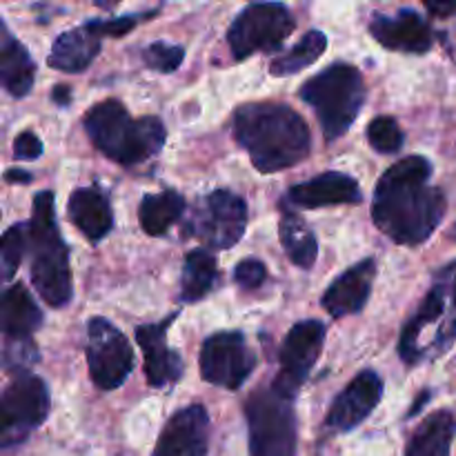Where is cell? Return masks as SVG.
Listing matches in <instances>:
<instances>
[{
	"label": "cell",
	"mask_w": 456,
	"mask_h": 456,
	"mask_svg": "<svg viewBox=\"0 0 456 456\" xmlns=\"http://www.w3.org/2000/svg\"><path fill=\"white\" fill-rule=\"evenodd\" d=\"M368 141L379 154H395L403 147V132L392 116H377L368 125Z\"/></svg>",
	"instance_id": "30"
},
{
	"label": "cell",
	"mask_w": 456,
	"mask_h": 456,
	"mask_svg": "<svg viewBox=\"0 0 456 456\" xmlns=\"http://www.w3.org/2000/svg\"><path fill=\"white\" fill-rule=\"evenodd\" d=\"M40 325H43V312L25 285H9L0 303V328L7 343H27Z\"/></svg>",
	"instance_id": "21"
},
{
	"label": "cell",
	"mask_w": 456,
	"mask_h": 456,
	"mask_svg": "<svg viewBox=\"0 0 456 456\" xmlns=\"http://www.w3.org/2000/svg\"><path fill=\"white\" fill-rule=\"evenodd\" d=\"M87 368L94 386L116 390L134 370V352L125 334L111 321L96 316L87 323Z\"/></svg>",
	"instance_id": "10"
},
{
	"label": "cell",
	"mask_w": 456,
	"mask_h": 456,
	"mask_svg": "<svg viewBox=\"0 0 456 456\" xmlns=\"http://www.w3.org/2000/svg\"><path fill=\"white\" fill-rule=\"evenodd\" d=\"M428 12L436 18H448L456 13V3H428Z\"/></svg>",
	"instance_id": "35"
},
{
	"label": "cell",
	"mask_w": 456,
	"mask_h": 456,
	"mask_svg": "<svg viewBox=\"0 0 456 456\" xmlns=\"http://www.w3.org/2000/svg\"><path fill=\"white\" fill-rule=\"evenodd\" d=\"M432 163L408 156L392 165L374 190L372 218L379 230L399 245H421L435 234L448 209L444 191L430 185Z\"/></svg>",
	"instance_id": "1"
},
{
	"label": "cell",
	"mask_w": 456,
	"mask_h": 456,
	"mask_svg": "<svg viewBox=\"0 0 456 456\" xmlns=\"http://www.w3.org/2000/svg\"><path fill=\"white\" fill-rule=\"evenodd\" d=\"M69 221L92 243L105 239L114 225V214L107 196L98 187H80L67 203Z\"/></svg>",
	"instance_id": "22"
},
{
	"label": "cell",
	"mask_w": 456,
	"mask_h": 456,
	"mask_svg": "<svg viewBox=\"0 0 456 456\" xmlns=\"http://www.w3.org/2000/svg\"><path fill=\"white\" fill-rule=\"evenodd\" d=\"M27 249H29V223H18L9 227L0 240V265H3L4 283L13 279Z\"/></svg>",
	"instance_id": "29"
},
{
	"label": "cell",
	"mask_w": 456,
	"mask_h": 456,
	"mask_svg": "<svg viewBox=\"0 0 456 456\" xmlns=\"http://www.w3.org/2000/svg\"><path fill=\"white\" fill-rule=\"evenodd\" d=\"M31 283L49 307H65L74 297L69 270V248L62 240L56 221L53 191L36 194L29 218Z\"/></svg>",
	"instance_id": "5"
},
{
	"label": "cell",
	"mask_w": 456,
	"mask_h": 456,
	"mask_svg": "<svg viewBox=\"0 0 456 456\" xmlns=\"http://www.w3.org/2000/svg\"><path fill=\"white\" fill-rule=\"evenodd\" d=\"M249 456L297 454V414L294 399L274 386L258 387L245 403Z\"/></svg>",
	"instance_id": "7"
},
{
	"label": "cell",
	"mask_w": 456,
	"mask_h": 456,
	"mask_svg": "<svg viewBox=\"0 0 456 456\" xmlns=\"http://www.w3.org/2000/svg\"><path fill=\"white\" fill-rule=\"evenodd\" d=\"M199 365L203 381L239 390L256 370V354L240 332H216L203 341Z\"/></svg>",
	"instance_id": "12"
},
{
	"label": "cell",
	"mask_w": 456,
	"mask_h": 456,
	"mask_svg": "<svg viewBox=\"0 0 456 456\" xmlns=\"http://www.w3.org/2000/svg\"><path fill=\"white\" fill-rule=\"evenodd\" d=\"M383 396V381L377 372L365 370L352 379L350 386L334 399L328 417H325V428L330 432H350L359 428L370 414L374 412Z\"/></svg>",
	"instance_id": "15"
},
{
	"label": "cell",
	"mask_w": 456,
	"mask_h": 456,
	"mask_svg": "<svg viewBox=\"0 0 456 456\" xmlns=\"http://www.w3.org/2000/svg\"><path fill=\"white\" fill-rule=\"evenodd\" d=\"M218 283V263L208 249H191L185 256L181 276V298L196 303L208 297Z\"/></svg>",
	"instance_id": "27"
},
{
	"label": "cell",
	"mask_w": 456,
	"mask_h": 456,
	"mask_svg": "<svg viewBox=\"0 0 456 456\" xmlns=\"http://www.w3.org/2000/svg\"><path fill=\"white\" fill-rule=\"evenodd\" d=\"M279 236L281 245H283L285 254L289 261L301 270H312L319 256V243L316 236L312 234L310 227L305 221L298 218L292 209H281V221H279Z\"/></svg>",
	"instance_id": "25"
},
{
	"label": "cell",
	"mask_w": 456,
	"mask_h": 456,
	"mask_svg": "<svg viewBox=\"0 0 456 456\" xmlns=\"http://www.w3.org/2000/svg\"><path fill=\"white\" fill-rule=\"evenodd\" d=\"M301 98L314 110L325 141L332 142L352 127L363 110V76L347 62H334L303 85Z\"/></svg>",
	"instance_id": "6"
},
{
	"label": "cell",
	"mask_w": 456,
	"mask_h": 456,
	"mask_svg": "<svg viewBox=\"0 0 456 456\" xmlns=\"http://www.w3.org/2000/svg\"><path fill=\"white\" fill-rule=\"evenodd\" d=\"M52 399L43 379L18 372L3 392V448L22 444L47 419Z\"/></svg>",
	"instance_id": "9"
},
{
	"label": "cell",
	"mask_w": 456,
	"mask_h": 456,
	"mask_svg": "<svg viewBox=\"0 0 456 456\" xmlns=\"http://www.w3.org/2000/svg\"><path fill=\"white\" fill-rule=\"evenodd\" d=\"M234 136L261 174L294 167L312 151V132L303 116L281 102L240 105L234 114Z\"/></svg>",
	"instance_id": "2"
},
{
	"label": "cell",
	"mask_w": 456,
	"mask_h": 456,
	"mask_svg": "<svg viewBox=\"0 0 456 456\" xmlns=\"http://www.w3.org/2000/svg\"><path fill=\"white\" fill-rule=\"evenodd\" d=\"M456 436V419L448 410L430 414L410 436L405 456H450Z\"/></svg>",
	"instance_id": "24"
},
{
	"label": "cell",
	"mask_w": 456,
	"mask_h": 456,
	"mask_svg": "<svg viewBox=\"0 0 456 456\" xmlns=\"http://www.w3.org/2000/svg\"><path fill=\"white\" fill-rule=\"evenodd\" d=\"M101 40L102 36L98 34L92 20L76 29L62 31L56 43L52 45L47 65L58 71H65V74H80L96 61L98 52H101Z\"/></svg>",
	"instance_id": "20"
},
{
	"label": "cell",
	"mask_w": 456,
	"mask_h": 456,
	"mask_svg": "<svg viewBox=\"0 0 456 456\" xmlns=\"http://www.w3.org/2000/svg\"><path fill=\"white\" fill-rule=\"evenodd\" d=\"M325 343V325L316 319L298 321L281 347V372L272 386L288 396H297L319 361Z\"/></svg>",
	"instance_id": "13"
},
{
	"label": "cell",
	"mask_w": 456,
	"mask_h": 456,
	"mask_svg": "<svg viewBox=\"0 0 456 456\" xmlns=\"http://www.w3.org/2000/svg\"><path fill=\"white\" fill-rule=\"evenodd\" d=\"M370 34L392 52L428 53L435 45L430 22L414 9H399L396 13L377 12L370 20Z\"/></svg>",
	"instance_id": "14"
},
{
	"label": "cell",
	"mask_w": 456,
	"mask_h": 456,
	"mask_svg": "<svg viewBox=\"0 0 456 456\" xmlns=\"http://www.w3.org/2000/svg\"><path fill=\"white\" fill-rule=\"evenodd\" d=\"M83 123L96 150L125 167L154 159L167 141L163 120L156 116L132 118L123 102L116 98L94 105L85 114Z\"/></svg>",
	"instance_id": "3"
},
{
	"label": "cell",
	"mask_w": 456,
	"mask_h": 456,
	"mask_svg": "<svg viewBox=\"0 0 456 456\" xmlns=\"http://www.w3.org/2000/svg\"><path fill=\"white\" fill-rule=\"evenodd\" d=\"M0 80L7 94L13 98H22L31 92L36 80V62L25 45L12 36L3 22L0 36Z\"/></svg>",
	"instance_id": "23"
},
{
	"label": "cell",
	"mask_w": 456,
	"mask_h": 456,
	"mask_svg": "<svg viewBox=\"0 0 456 456\" xmlns=\"http://www.w3.org/2000/svg\"><path fill=\"white\" fill-rule=\"evenodd\" d=\"M209 417L203 405L174 414L156 441L154 456H208Z\"/></svg>",
	"instance_id": "16"
},
{
	"label": "cell",
	"mask_w": 456,
	"mask_h": 456,
	"mask_svg": "<svg viewBox=\"0 0 456 456\" xmlns=\"http://www.w3.org/2000/svg\"><path fill=\"white\" fill-rule=\"evenodd\" d=\"M176 314L160 323L138 325L136 341L145 354V377L151 387H167L183 377V359L167 346V330Z\"/></svg>",
	"instance_id": "17"
},
{
	"label": "cell",
	"mask_w": 456,
	"mask_h": 456,
	"mask_svg": "<svg viewBox=\"0 0 456 456\" xmlns=\"http://www.w3.org/2000/svg\"><path fill=\"white\" fill-rule=\"evenodd\" d=\"M248 227V205L230 190H214L191 216L190 232L209 249H230Z\"/></svg>",
	"instance_id": "11"
},
{
	"label": "cell",
	"mask_w": 456,
	"mask_h": 456,
	"mask_svg": "<svg viewBox=\"0 0 456 456\" xmlns=\"http://www.w3.org/2000/svg\"><path fill=\"white\" fill-rule=\"evenodd\" d=\"M288 200L297 208L319 209L330 205H356L363 200V191L356 178L341 172H325L289 187Z\"/></svg>",
	"instance_id": "19"
},
{
	"label": "cell",
	"mask_w": 456,
	"mask_h": 456,
	"mask_svg": "<svg viewBox=\"0 0 456 456\" xmlns=\"http://www.w3.org/2000/svg\"><path fill=\"white\" fill-rule=\"evenodd\" d=\"M13 156L22 160H36L43 156V142L34 132H20L13 141Z\"/></svg>",
	"instance_id": "33"
},
{
	"label": "cell",
	"mask_w": 456,
	"mask_h": 456,
	"mask_svg": "<svg viewBox=\"0 0 456 456\" xmlns=\"http://www.w3.org/2000/svg\"><path fill=\"white\" fill-rule=\"evenodd\" d=\"M454 239H456V227H454Z\"/></svg>",
	"instance_id": "38"
},
{
	"label": "cell",
	"mask_w": 456,
	"mask_h": 456,
	"mask_svg": "<svg viewBox=\"0 0 456 456\" xmlns=\"http://www.w3.org/2000/svg\"><path fill=\"white\" fill-rule=\"evenodd\" d=\"M187 203L183 194L174 190H165L160 194H145L138 208V221L142 232L150 236H165L169 227L183 216Z\"/></svg>",
	"instance_id": "26"
},
{
	"label": "cell",
	"mask_w": 456,
	"mask_h": 456,
	"mask_svg": "<svg viewBox=\"0 0 456 456\" xmlns=\"http://www.w3.org/2000/svg\"><path fill=\"white\" fill-rule=\"evenodd\" d=\"M4 178H7L9 183H29L31 174L29 172H20V169H9V172L4 174Z\"/></svg>",
	"instance_id": "36"
},
{
	"label": "cell",
	"mask_w": 456,
	"mask_h": 456,
	"mask_svg": "<svg viewBox=\"0 0 456 456\" xmlns=\"http://www.w3.org/2000/svg\"><path fill=\"white\" fill-rule=\"evenodd\" d=\"M138 18L136 16H120V18H110V20H92V25L96 27V31L101 36H114L120 38L127 31H132L136 27Z\"/></svg>",
	"instance_id": "34"
},
{
	"label": "cell",
	"mask_w": 456,
	"mask_h": 456,
	"mask_svg": "<svg viewBox=\"0 0 456 456\" xmlns=\"http://www.w3.org/2000/svg\"><path fill=\"white\" fill-rule=\"evenodd\" d=\"M297 29L292 12L281 3L248 4L227 29V45L234 61H245L258 52H279Z\"/></svg>",
	"instance_id": "8"
},
{
	"label": "cell",
	"mask_w": 456,
	"mask_h": 456,
	"mask_svg": "<svg viewBox=\"0 0 456 456\" xmlns=\"http://www.w3.org/2000/svg\"><path fill=\"white\" fill-rule=\"evenodd\" d=\"M183 58H185V49L178 47V45L163 43V40H156L150 47L142 49V62H145L150 69L160 71V74H172L181 67Z\"/></svg>",
	"instance_id": "31"
},
{
	"label": "cell",
	"mask_w": 456,
	"mask_h": 456,
	"mask_svg": "<svg viewBox=\"0 0 456 456\" xmlns=\"http://www.w3.org/2000/svg\"><path fill=\"white\" fill-rule=\"evenodd\" d=\"M267 270L258 258H243L239 265L234 267V281L243 289H256L265 283Z\"/></svg>",
	"instance_id": "32"
},
{
	"label": "cell",
	"mask_w": 456,
	"mask_h": 456,
	"mask_svg": "<svg viewBox=\"0 0 456 456\" xmlns=\"http://www.w3.org/2000/svg\"><path fill=\"white\" fill-rule=\"evenodd\" d=\"M71 98L69 94V87H65V85H58L56 89H53V101L58 102V105H67Z\"/></svg>",
	"instance_id": "37"
},
{
	"label": "cell",
	"mask_w": 456,
	"mask_h": 456,
	"mask_svg": "<svg viewBox=\"0 0 456 456\" xmlns=\"http://www.w3.org/2000/svg\"><path fill=\"white\" fill-rule=\"evenodd\" d=\"M374 276H377V261L374 258L356 263L350 270L343 272L338 279L332 281V285L321 297V305L334 319H346V316L356 314V312L363 310L370 294H372Z\"/></svg>",
	"instance_id": "18"
},
{
	"label": "cell",
	"mask_w": 456,
	"mask_h": 456,
	"mask_svg": "<svg viewBox=\"0 0 456 456\" xmlns=\"http://www.w3.org/2000/svg\"><path fill=\"white\" fill-rule=\"evenodd\" d=\"M456 341V261L435 276L419 310L405 323L399 354L405 365L445 354Z\"/></svg>",
	"instance_id": "4"
},
{
	"label": "cell",
	"mask_w": 456,
	"mask_h": 456,
	"mask_svg": "<svg viewBox=\"0 0 456 456\" xmlns=\"http://www.w3.org/2000/svg\"><path fill=\"white\" fill-rule=\"evenodd\" d=\"M325 49H328V36H325L323 31H316V29L307 31V34L303 36V38L298 40L289 52H285L283 56L272 61L270 65L272 76L298 74V71H303L305 67L314 65V62L323 56Z\"/></svg>",
	"instance_id": "28"
}]
</instances>
